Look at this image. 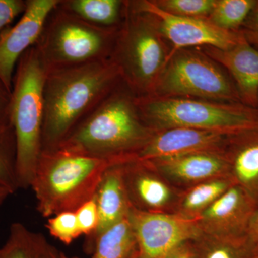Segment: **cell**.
Masks as SVG:
<instances>
[{
	"instance_id": "1",
	"label": "cell",
	"mask_w": 258,
	"mask_h": 258,
	"mask_svg": "<svg viewBox=\"0 0 258 258\" xmlns=\"http://www.w3.org/2000/svg\"><path fill=\"white\" fill-rule=\"evenodd\" d=\"M121 81L119 70L111 59L47 69L42 152L57 149Z\"/></svg>"
},
{
	"instance_id": "2",
	"label": "cell",
	"mask_w": 258,
	"mask_h": 258,
	"mask_svg": "<svg viewBox=\"0 0 258 258\" xmlns=\"http://www.w3.org/2000/svg\"><path fill=\"white\" fill-rule=\"evenodd\" d=\"M137 99L122 81L57 149L101 159L136 160L155 133L142 118Z\"/></svg>"
},
{
	"instance_id": "3",
	"label": "cell",
	"mask_w": 258,
	"mask_h": 258,
	"mask_svg": "<svg viewBox=\"0 0 258 258\" xmlns=\"http://www.w3.org/2000/svg\"><path fill=\"white\" fill-rule=\"evenodd\" d=\"M132 161L101 159L62 149L42 152L32 181L37 210L43 217L75 212L94 198L105 173L111 166Z\"/></svg>"
},
{
	"instance_id": "4",
	"label": "cell",
	"mask_w": 258,
	"mask_h": 258,
	"mask_svg": "<svg viewBox=\"0 0 258 258\" xmlns=\"http://www.w3.org/2000/svg\"><path fill=\"white\" fill-rule=\"evenodd\" d=\"M47 68L34 45L19 60L12 88L10 123L16 138L19 189L31 186L42 153Z\"/></svg>"
},
{
	"instance_id": "5",
	"label": "cell",
	"mask_w": 258,
	"mask_h": 258,
	"mask_svg": "<svg viewBox=\"0 0 258 258\" xmlns=\"http://www.w3.org/2000/svg\"><path fill=\"white\" fill-rule=\"evenodd\" d=\"M155 18L127 1L111 60L122 81L137 97L151 96L165 68L171 49Z\"/></svg>"
},
{
	"instance_id": "6",
	"label": "cell",
	"mask_w": 258,
	"mask_h": 258,
	"mask_svg": "<svg viewBox=\"0 0 258 258\" xmlns=\"http://www.w3.org/2000/svg\"><path fill=\"white\" fill-rule=\"evenodd\" d=\"M137 101L154 131L181 127L232 135L258 128V108L242 103L158 96L137 97Z\"/></svg>"
},
{
	"instance_id": "7",
	"label": "cell",
	"mask_w": 258,
	"mask_h": 258,
	"mask_svg": "<svg viewBox=\"0 0 258 258\" xmlns=\"http://www.w3.org/2000/svg\"><path fill=\"white\" fill-rule=\"evenodd\" d=\"M118 31L93 26L61 8L58 3L45 20L35 46L47 69L109 60Z\"/></svg>"
},
{
	"instance_id": "8",
	"label": "cell",
	"mask_w": 258,
	"mask_h": 258,
	"mask_svg": "<svg viewBox=\"0 0 258 258\" xmlns=\"http://www.w3.org/2000/svg\"><path fill=\"white\" fill-rule=\"evenodd\" d=\"M149 96L242 103L228 73L200 47L172 52Z\"/></svg>"
},
{
	"instance_id": "9",
	"label": "cell",
	"mask_w": 258,
	"mask_h": 258,
	"mask_svg": "<svg viewBox=\"0 0 258 258\" xmlns=\"http://www.w3.org/2000/svg\"><path fill=\"white\" fill-rule=\"evenodd\" d=\"M132 3L137 9L155 18L161 33L171 46V53L181 49L204 47L228 50L245 40L240 30L226 31L208 20L174 16L158 8L152 0Z\"/></svg>"
},
{
	"instance_id": "10",
	"label": "cell",
	"mask_w": 258,
	"mask_h": 258,
	"mask_svg": "<svg viewBox=\"0 0 258 258\" xmlns=\"http://www.w3.org/2000/svg\"><path fill=\"white\" fill-rule=\"evenodd\" d=\"M128 217L138 242L140 258H161L201 233L198 220L175 214L150 213L131 207Z\"/></svg>"
},
{
	"instance_id": "11",
	"label": "cell",
	"mask_w": 258,
	"mask_h": 258,
	"mask_svg": "<svg viewBox=\"0 0 258 258\" xmlns=\"http://www.w3.org/2000/svg\"><path fill=\"white\" fill-rule=\"evenodd\" d=\"M123 179L131 207L150 213L175 214L182 190L173 186L147 161L122 165Z\"/></svg>"
},
{
	"instance_id": "12",
	"label": "cell",
	"mask_w": 258,
	"mask_h": 258,
	"mask_svg": "<svg viewBox=\"0 0 258 258\" xmlns=\"http://www.w3.org/2000/svg\"><path fill=\"white\" fill-rule=\"evenodd\" d=\"M59 0H27V8L15 26L0 33V80L12 91L20 57L37 43L45 20Z\"/></svg>"
},
{
	"instance_id": "13",
	"label": "cell",
	"mask_w": 258,
	"mask_h": 258,
	"mask_svg": "<svg viewBox=\"0 0 258 258\" xmlns=\"http://www.w3.org/2000/svg\"><path fill=\"white\" fill-rule=\"evenodd\" d=\"M228 136L181 127L155 131L137 160H157L196 152L224 153Z\"/></svg>"
},
{
	"instance_id": "14",
	"label": "cell",
	"mask_w": 258,
	"mask_h": 258,
	"mask_svg": "<svg viewBox=\"0 0 258 258\" xmlns=\"http://www.w3.org/2000/svg\"><path fill=\"white\" fill-rule=\"evenodd\" d=\"M258 210L240 186L234 184L198 219L201 232L221 237L247 235L249 223Z\"/></svg>"
},
{
	"instance_id": "15",
	"label": "cell",
	"mask_w": 258,
	"mask_h": 258,
	"mask_svg": "<svg viewBox=\"0 0 258 258\" xmlns=\"http://www.w3.org/2000/svg\"><path fill=\"white\" fill-rule=\"evenodd\" d=\"M147 161L170 184L182 191L208 180L230 176L224 153L196 152Z\"/></svg>"
},
{
	"instance_id": "16",
	"label": "cell",
	"mask_w": 258,
	"mask_h": 258,
	"mask_svg": "<svg viewBox=\"0 0 258 258\" xmlns=\"http://www.w3.org/2000/svg\"><path fill=\"white\" fill-rule=\"evenodd\" d=\"M200 48L228 73L242 103L258 108V50L245 40L228 50Z\"/></svg>"
},
{
	"instance_id": "17",
	"label": "cell",
	"mask_w": 258,
	"mask_h": 258,
	"mask_svg": "<svg viewBox=\"0 0 258 258\" xmlns=\"http://www.w3.org/2000/svg\"><path fill=\"white\" fill-rule=\"evenodd\" d=\"M224 154L230 176L258 208V128L229 135Z\"/></svg>"
},
{
	"instance_id": "18",
	"label": "cell",
	"mask_w": 258,
	"mask_h": 258,
	"mask_svg": "<svg viewBox=\"0 0 258 258\" xmlns=\"http://www.w3.org/2000/svg\"><path fill=\"white\" fill-rule=\"evenodd\" d=\"M123 164L109 168L97 189L94 199L98 208L99 223L96 232L87 238L86 243L102 231L128 215L131 205L123 183L122 171Z\"/></svg>"
},
{
	"instance_id": "19",
	"label": "cell",
	"mask_w": 258,
	"mask_h": 258,
	"mask_svg": "<svg viewBox=\"0 0 258 258\" xmlns=\"http://www.w3.org/2000/svg\"><path fill=\"white\" fill-rule=\"evenodd\" d=\"M91 258H134L139 255L138 242L128 213L86 243Z\"/></svg>"
},
{
	"instance_id": "20",
	"label": "cell",
	"mask_w": 258,
	"mask_h": 258,
	"mask_svg": "<svg viewBox=\"0 0 258 258\" xmlns=\"http://www.w3.org/2000/svg\"><path fill=\"white\" fill-rule=\"evenodd\" d=\"M127 1L60 0L59 6L93 26L118 30L124 21Z\"/></svg>"
},
{
	"instance_id": "21",
	"label": "cell",
	"mask_w": 258,
	"mask_h": 258,
	"mask_svg": "<svg viewBox=\"0 0 258 258\" xmlns=\"http://www.w3.org/2000/svg\"><path fill=\"white\" fill-rule=\"evenodd\" d=\"M235 184L230 176L208 180L183 190L176 207L175 215L198 220L202 214Z\"/></svg>"
},
{
	"instance_id": "22",
	"label": "cell",
	"mask_w": 258,
	"mask_h": 258,
	"mask_svg": "<svg viewBox=\"0 0 258 258\" xmlns=\"http://www.w3.org/2000/svg\"><path fill=\"white\" fill-rule=\"evenodd\" d=\"M194 258H252L258 246L247 235L221 237L201 232L191 240Z\"/></svg>"
},
{
	"instance_id": "23",
	"label": "cell",
	"mask_w": 258,
	"mask_h": 258,
	"mask_svg": "<svg viewBox=\"0 0 258 258\" xmlns=\"http://www.w3.org/2000/svg\"><path fill=\"white\" fill-rule=\"evenodd\" d=\"M48 241L21 222L10 227L8 238L0 247V258H45Z\"/></svg>"
},
{
	"instance_id": "24",
	"label": "cell",
	"mask_w": 258,
	"mask_h": 258,
	"mask_svg": "<svg viewBox=\"0 0 258 258\" xmlns=\"http://www.w3.org/2000/svg\"><path fill=\"white\" fill-rule=\"evenodd\" d=\"M256 3L257 0H216L208 20L221 30L240 31Z\"/></svg>"
},
{
	"instance_id": "25",
	"label": "cell",
	"mask_w": 258,
	"mask_h": 258,
	"mask_svg": "<svg viewBox=\"0 0 258 258\" xmlns=\"http://www.w3.org/2000/svg\"><path fill=\"white\" fill-rule=\"evenodd\" d=\"M17 146L12 125L0 127V184L14 194L19 189L16 173Z\"/></svg>"
},
{
	"instance_id": "26",
	"label": "cell",
	"mask_w": 258,
	"mask_h": 258,
	"mask_svg": "<svg viewBox=\"0 0 258 258\" xmlns=\"http://www.w3.org/2000/svg\"><path fill=\"white\" fill-rule=\"evenodd\" d=\"M163 11L181 18L208 20L216 0H152Z\"/></svg>"
},
{
	"instance_id": "27",
	"label": "cell",
	"mask_w": 258,
	"mask_h": 258,
	"mask_svg": "<svg viewBox=\"0 0 258 258\" xmlns=\"http://www.w3.org/2000/svg\"><path fill=\"white\" fill-rule=\"evenodd\" d=\"M46 227L50 235L66 245L82 235L75 212H62L50 217Z\"/></svg>"
},
{
	"instance_id": "28",
	"label": "cell",
	"mask_w": 258,
	"mask_h": 258,
	"mask_svg": "<svg viewBox=\"0 0 258 258\" xmlns=\"http://www.w3.org/2000/svg\"><path fill=\"white\" fill-rule=\"evenodd\" d=\"M76 212V218L82 235L91 237L96 232L99 223L98 208L94 198L79 207Z\"/></svg>"
},
{
	"instance_id": "29",
	"label": "cell",
	"mask_w": 258,
	"mask_h": 258,
	"mask_svg": "<svg viewBox=\"0 0 258 258\" xmlns=\"http://www.w3.org/2000/svg\"><path fill=\"white\" fill-rule=\"evenodd\" d=\"M27 8V0H0V33Z\"/></svg>"
},
{
	"instance_id": "30",
	"label": "cell",
	"mask_w": 258,
	"mask_h": 258,
	"mask_svg": "<svg viewBox=\"0 0 258 258\" xmlns=\"http://www.w3.org/2000/svg\"><path fill=\"white\" fill-rule=\"evenodd\" d=\"M240 31L246 41L258 50V0Z\"/></svg>"
},
{
	"instance_id": "31",
	"label": "cell",
	"mask_w": 258,
	"mask_h": 258,
	"mask_svg": "<svg viewBox=\"0 0 258 258\" xmlns=\"http://www.w3.org/2000/svg\"><path fill=\"white\" fill-rule=\"evenodd\" d=\"M12 91L0 80V127L8 126L10 123Z\"/></svg>"
},
{
	"instance_id": "32",
	"label": "cell",
	"mask_w": 258,
	"mask_h": 258,
	"mask_svg": "<svg viewBox=\"0 0 258 258\" xmlns=\"http://www.w3.org/2000/svg\"><path fill=\"white\" fill-rule=\"evenodd\" d=\"M161 258H194L191 240L179 244Z\"/></svg>"
},
{
	"instance_id": "33",
	"label": "cell",
	"mask_w": 258,
	"mask_h": 258,
	"mask_svg": "<svg viewBox=\"0 0 258 258\" xmlns=\"http://www.w3.org/2000/svg\"><path fill=\"white\" fill-rule=\"evenodd\" d=\"M247 235L249 240L258 246V210L251 220Z\"/></svg>"
},
{
	"instance_id": "34",
	"label": "cell",
	"mask_w": 258,
	"mask_h": 258,
	"mask_svg": "<svg viewBox=\"0 0 258 258\" xmlns=\"http://www.w3.org/2000/svg\"><path fill=\"white\" fill-rule=\"evenodd\" d=\"M11 195H13V192L8 188H7L4 185L0 184V206Z\"/></svg>"
},
{
	"instance_id": "35",
	"label": "cell",
	"mask_w": 258,
	"mask_h": 258,
	"mask_svg": "<svg viewBox=\"0 0 258 258\" xmlns=\"http://www.w3.org/2000/svg\"><path fill=\"white\" fill-rule=\"evenodd\" d=\"M45 258H60V251L50 244L47 247Z\"/></svg>"
},
{
	"instance_id": "36",
	"label": "cell",
	"mask_w": 258,
	"mask_h": 258,
	"mask_svg": "<svg viewBox=\"0 0 258 258\" xmlns=\"http://www.w3.org/2000/svg\"><path fill=\"white\" fill-rule=\"evenodd\" d=\"M60 258H79L78 257H70V256H68L67 254L63 253L62 252H60ZM134 258H140L139 256H137V257Z\"/></svg>"
},
{
	"instance_id": "37",
	"label": "cell",
	"mask_w": 258,
	"mask_h": 258,
	"mask_svg": "<svg viewBox=\"0 0 258 258\" xmlns=\"http://www.w3.org/2000/svg\"><path fill=\"white\" fill-rule=\"evenodd\" d=\"M252 258H258V247L256 252H254V255L252 256Z\"/></svg>"
}]
</instances>
